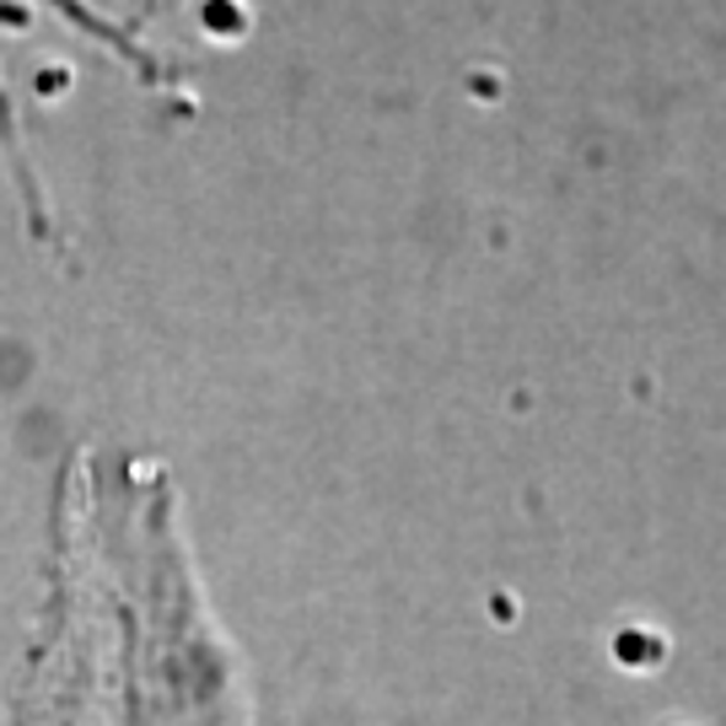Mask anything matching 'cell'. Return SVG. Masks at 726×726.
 I'll list each match as a JSON object with an SVG mask.
<instances>
[{
  "instance_id": "obj_1",
  "label": "cell",
  "mask_w": 726,
  "mask_h": 726,
  "mask_svg": "<svg viewBox=\"0 0 726 726\" xmlns=\"http://www.w3.org/2000/svg\"><path fill=\"white\" fill-rule=\"evenodd\" d=\"M205 22H210V33H242V6L232 11L227 0H210L205 6Z\"/></svg>"
}]
</instances>
